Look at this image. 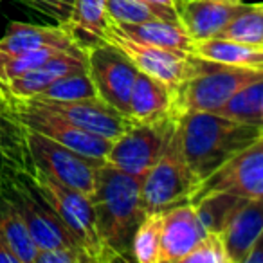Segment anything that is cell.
I'll use <instances>...</instances> for the list:
<instances>
[{"label": "cell", "instance_id": "cell-1", "mask_svg": "<svg viewBox=\"0 0 263 263\" xmlns=\"http://www.w3.org/2000/svg\"><path fill=\"white\" fill-rule=\"evenodd\" d=\"M184 157L198 184L263 136L261 126L215 112H184L177 119Z\"/></svg>", "mask_w": 263, "mask_h": 263}, {"label": "cell", "instance_id": "cell-2", "mask_svg": "<svg viewBox=\"0 0 263 263\" xmlns=\"http://www.w3.org/2000/svg\"><path fill=\"white\" fill-rule=\"evenodd\" d=\"M143 180L128 175L110 164H101L90 202L103 245L116 256L126 259L132 238L146 211L143 208Z\"/></svg>", "mask_w": 263, "mask_h": 263}, {"label": "cell", "instance_id": "cell-3", "mask_svg": "<svg viewBox=\"0 0 263 263\" xmlns=\"http://www.w3.org/2000/svg\"><path fill=\"white\" fill-rule=\"evenodd\" d=\"M29 179L40 191L47 204L63 220L69 231L74 234L80 247L92 258V261H114L116 256L103 245L96 223V211L90 198L65 184L58 182L33 166L29 170Z\"/></svg>", "mask_w": 263, "mask_h": 263}, {"label": "cell", "instance_id": "cell-4", "mask_svg": "<svg viewBox=\"0 0 263 263\" xmlns=\"http://www.w3.org/2000/svg\"><path fill=\"white\" fill-rule=\"evenodd\" d=\"M27 172L4 173L0 179V190L20 213L38 251L56 247H80L74 234L40 195Z\"/></svg>", "mask_w": 263, "mask_h": 263}, {"label": "cell", "instance_id": "cell-5", "mask_svg": "<svg viewBox=\"0 0 263 263\" xmlns=\"http://www.w3.org/2000/svg\"><path fill=\"white\" fill-rule=\"evenodd\" d=\"M198 187L184 157L179 126H175L168 146L143 180V208L146 213H164L182 204H191Z\"/></svg>", "mask_w": 263, "mask_h": 263}, {"label": "cell", "instance_id": "cell-6", "mask_svg": "<svg viewBox=\"0 0 263 263\" xmlns=\"http://www.w3.org/2000/svg\"><path fill=\"white\" fill-rule=\"evenodd\" d=\"M101 40L123 52L137 67L139 72L155 78L173 92L179 90L187 80L200 74L202 60L198 56L177 54L168 49H161L128 38L110 18L103 31Z\"/></svg>", "mask_w": 263, "mask_h": 263}, {"label": "cell", "instance_id": "cell-7", "mask_svg": "<svg viewBox=\"0 0 263 263\" xmlns=\"http://www.w3.org/2000/svg\"><path fill=\"white\" fill-rule=\"evenodd\" d=\"M261 78L263 70L227 67L202 60L200 74L187 80L175 92L177 114L180 116L184 112H215L245 85Z\"/></svg>", "mask_w": 263, "mask_h": 263}, {"label": "cell", "instance_id": "cell-8", "mask_svg": "<svg viewBox=\"0 0 263 263\" xmlns=\"http://www.w3.org/2000/svg\"><path fill=\"white\" fill-rule=\"evenodd\" d=\"M175 126L177 119H166L161 123H134L112 141L105 162L144 180L168 146Z\"/></svg>", "mask_w": 263, "mask_h": 263}, {"label": "cell", "instance_id": "cell-9", "mask_svg": "<svg viewBox=\"0 0 263 263\" xmlns=\"http://www.w3.org/2000/svg\"><path fill=\"white\" fill-rule=\"evenodd\" d=\"M26 139L34 168L47 173L58 182L87 195L88 198L92 197L96 190L99 166L105 162L85 157L29 128H27Z\"/></svg>", "mask_w": 263, "mask_h": 263}, {"label": "cell", "instance_id": "cell-10", "mask_svg": "<svg viewBox=\"0 0 263 263\" xmlns=\"http://www.w3.org/2000/svg\"><path fill=\"white\" fill-rule=\"evenodd\" d=\"M8 101L11 112L18 117L20 123L26 128L38 132L42 136L85 155V157L105 162L110 146H112L110 139L83 130L60 114L31 101V99H8Z\"/></svg>", "mask_w": 263, "mask_h": 263}, {"label": "cell", "instance_id": "cell-11", "mask_svg": "<svg viewBox=\"0 0 263 263\" xmlns=\"http://www.w3.org/2000/svg\"><path fill=\"white\" fill-rule=\"evenodd\" d=\"M87 70L98 96L110 106L130 117L132 88L139 74L137 67L121 51L106 42H98L87 49Z\"/></svg>", "mask_w": 263, "mask_h": 263}, {"label": "cell", "instance_id": "cell-12", "mask_svg": "<svg viewBox=\"0 0 263 263\" xmlns=\"http://www.w3.org/2000/svg\"><path fill=\"white\" fill-rule=\"evenodd\" d=\"M215 191H226L251 200H263V136L198 184L191 204L202 195Z\"/></svg>", "mask_w": 263, "mask_h": 263}, {"label": "cell", "instance_id": "cell-13", "mask_svg": "<svg viewBox=\"0 0 263 263\" xmlns=\"http://www.w3.org/2000/svg\"><path fill=\"white\" fill-rule=\"evenodd\" d=\"M31 101L60 114L83 130L106 137L110 141L119 137L123 132H126L134 124L130 117L110 106L99 96L80 99V101H40V99H31Z\"/></svg>", "mask_w": 263, "mask_h": 263}, {"label": "cell", "instance_id": "cell-14", "mask_svg": "<svg viewBox=\"0 0 263 263\" xmlns=\"http://www.w3.org/2000/svg\"><path fill=\"white\" fill-rule=\"evenodd\" d=\"M205 229L193 204H182L162 213L159 263H182Z\"/></svg>", "mask_w": 263, "mask_h": 263}, {"label": "cell", "instance_id": "cell-15", "mask_svg": "<svg viewBox=\"0 0 263 263\" xmlns=\"http://www.w3.org/2000/svg\"><path fill=\"white\" fill-rule=\"evenodd\" d=\"M83 70H87V56L80 52L63 51L36 69L0 85V92L6 96V99H31L60 78L72 72H83Z\"/></svg>", "mask_w": 263, "mask_h": 263}, {"label": "cell", "instance_id": "cell-16", "mask_svg": "<svg viewBox=\"0 0 263 263\" xmlns=\"http://www.w3.org/2000/svg\"><path fill=\"white\" fill-rule=\"evenodd\" d=\"M179 22L195 40H208L229 24L243 0H175Z\"/></svg>", "mask_w": 263, "mask_h": 263}, {"label": "cell", "instance_id": "cell-17", "mask_svg": "<svg viewBox=\"0 0 263 263\" xmlns=\"http://www.w3.org/2000/svg\"><path fill=\"white\" fill-rule=\"evenodd\" d=\"M45 47H58L63 51L81 52L80 45L65 26H34L24 22H9L6 34L0 38V52L18 54Z\"/></svg>", "mask_w": 263, "mask_h": 263}, {"label": "cell", "instance_id": "cell-18", "mask_svg": "<svg viewBox=\"0 0 263 263\" xmlns=\"http://www.w3.org/2000/svg\"><path fill=\"white\" fill-rule=\"evenodd\" d=\"M130 119L134 123H161L179 119L175 92L148 74L139 72L130 96Z\"/></svg>", "mask_w": 263, "mask_h": 263}, {"label": "cell", "instance_id": "cell-19", "mask_svg": "<svg viewBox=\"0 0 263 263\" xmlns=\"http://www.w3.org/2000/svg\"><path fill=\"white\" fill-rule=\"evenodd\" d=\"M263 231V200H247L236 209L222 234L231 263H243L252 243Z\"/></svg>", "mask_w": 263, "mask_h": 263}, {"label": "cell", "instance_id": "cell-20", "mask_svg": "<svg viewBox=\"0 0 263 263\" xmlns=\"http://www.w3.org/2000/svg\"><path fill=\"white\" fill-rule=\"evenodd\" d=\"M116 24V22H114ZM128 38L143 42L155 47L168 49L177 54H193L195 38L180 22L170 20H152L141 24H116Z\"/></svg>", "mask_w": 263, "mask_h": 263}, {"label": "cell", "instance_id": "cell-21", "mask_svg": "<svg viewBox=\"0 0 263 263\" xmlns=\"http://www.w3.org/2000/svg\"><path fill=\"white\" fill-rule=\"evenodd\" d=\"M193 54L227 67L263 70V45L241 44L226 38L195 40Z\"/></svg>", "mask_w": 263, "mask_h": 263}, {"label": "cell", "instance_id": "cell-22", "mask_svg": "<svg viewBox=\"0 0 263 263\" xmlns=\"http://www.w3.org/2000/svg\"><path fill=\"white\" fill-rule=\"evenodd\" d=\"M27 128L9 110H0V179L9 172H27L33 162L27 150Z\"/></svg>", "mask_w": 263, "mask_h": 263}, {"label": "cell", "instance_id": "cell-23", "mask_svg": "<svg viewBox=\"0 0 263 263\" xmlns=\"http://www.w3.org/2000/svg\"><path fill=\"white\" fill-rule=\"evenodd\" d=\"M0 234L20 259V263H34L38 254L36 243L29 234V229L24 223L20 213L2 193V190H0Z\"/></svg>", "mask_w": 263, "mask_h": 263}, {"label": "cell", "instance_id": "cell-24", "mask_svg": "<svg viewBox=\"0 0 263 263\" xmlns=\"http://www.w3.org/2000/svg\"><path fill=\"white\" fill-rule=\"evenodd\" d=\"M106 24H108L106 0H74L72 15L65 27L80 45L81 36L90 38L92 42H103L101 36Z\"/></svg>", "mask_w": 263, "mask_h": 263}, {"label": "cell", "instance_id": "cell-25", "mask_svg": "<svg viewBox=\"0 0 263 263\" xmlns=\"http://www.w3.org/2000/svg\"><path fill=\"white\" fill-rule=\"evenodd\" d=\"M247 198H241L238 195L226 193V191H215V193L202 195L200 198L193 202L195 211L200 218L205 231L222 233L223 227L231 220V216L236 213Z\"/></svg>", "mask_w": 263, "mask_h": 263}, {"label": "cell", "instance_id": "cell-26", "mask_svg": "<svg viewBox=\"0 0 263 263\" xmlns=\"http://www.w3.org/2000/svg\"><path fill=\"white\" fill-rule=\"evenodd\" d=\"M108 18L116 24H141L152 20L179 22L177 9L154 6L146 0H106Z\"/></svg>", "mask_w": 263, "mask_h": 263}, {"label": "cell", "instance_id": "cell-27", "mask_svg": "<svg viewBox=\"0 0 263 263\" xmlns=\"http://www.w3.org/2000/svg\"><path fill=\"white\" fill-rule=\"evenodd\" d=\"M263 99V78L258 81L245 85L241 90H238L226 105H222L215 114L223 116L227 119L240 121L259 126V112H261Z\"/></svg>", "mask_w": 263, "mask_h": 263}, {"label": "cell", "instance_id": "cell-28", "mask_svg": "<svg viewBox=\"0 0 263 263\" xmlns=\"http://www.w3.org/2000/svg\"><path fill=\"white\" fill-rule=\"evenodd\" d=\"M215 38L263 45V6L243 4L240 11L229 20V24Z\"/></svg>", "mask_w": 263, "mask_h": 263}, {"label": "cell", "instance_id": "cell-29", "mask_svg": "<svg viewBox=\"0 0 263 263\" xmlns=\"http://www.w3.org/2000/svg\"><path fill=\"white\" fill-rule=\"evenodd\" d=\"M162 234V213H146L137 226L130 245V256L137 263H159Z\"/></svg>", "mask_w": 263, "mask_h": 263}, {"label": "cell", "instance_id": "cell-30", "mask_svg": "<svg viewBox=\"0 0 263 263\" xmlns=\"http://www.w3.org/2000/svg\"><path fill=\"white\" fill-rule=\"evenodd\" d=\"M98 92L92 83L88 70L83 72H72L56 80L49 85L45 90L31 99H40V101H80V99L96 98Z\"/></svg>", "mask_w": 263, "mask_h": 263}, {"label": "cell", "instance_id": "cell-31", "mask_svg": "<svg viewBox=\"0 0 263 263\" xmlns=\"http://www.w3.org/2000/svg\"><path fill=\"white\" fill-rule=\"evenodd\" d=\"M182 263H231L222 234L205 231Z\"/></svg>", "mask_w": 263, "mask_h": 263}, {"label": "cell", "instance_id": "cell-32", "mask_svg": "<svg viewBox=\"0 0 263 263\" xmlns=\"http://www.w3.org/2000/svg\"><path fill=\"white\" fill-rule=\"evenodd\" d=\"M92 258L81 247L40 249L34 263H87Z\"/></svg>", "mask_w": 263, "mask_h": 263}, {"label": "cell", "instance_id": "cell-33", "mask_svg": "<svg viewBox=\"0 0 263 263\" xmlns=\"http://www.w3.org/2000/svg\"><path fill=\"white\" fill-rule=\"evenodd\" d=\"M27 6L45 13L58 20L60 26H65L72 15L74 0H24Z\"/></svg>", "mask_w": 263, "mask_h": 263}, {"label": "cell", "instance_id": "cell-34", "mask_svg": "<svg viewBox=\"0 0 263 263\" xmlns=\"http://www.w3.org/2000/svg\"><path fill=\"white\" fill-rule=\"evenodd\" d=\"M243 263H263V231L259 233V236L256 238L254 243H252L251 251H249Z\"/></svg>", "mask_w": 263, "mask_h": 263}, {"label": "cell", "instance_id": "cell-35", "mask_svg": "<svg viewBox=\"0 0 263 263\" xmlns=\"http://www.w3.org/2000/svg\"><path fill=\"white\" fill-rule=\"evenodd\" d=\"M0 263H20V259L16 258L15 252L9 249V245L6 243L2 234H0Z\"/></svg>", "mask_w": 263, "mask_h": 263}, {"label": "cell", "instance_id": "cell-36", "mask_svg": "<svg viewBox=\"0 0 263 263\" xmlns=\"http://www.w3.org/2000/svg\"><path fill=\"white\" fill-rule=\"evenodd\" d=\"M146 2H150V4H154V6H162V8L177 9V2H175V0H146Z\"/></svg>", "mask_w": 263, "mask_h": 263}, {"label": "cell", "instance_id": "cell-37", "mask_svg": "<svg viewBox=\"0 0 263 263\" xmlns=\"http://www.w3.org/2000/svg\"><path fill=\"white\" fill-rule=\"evenodd\" d=\"M11 106H9V101L6 99L4 94H0V110H9Z\"/></svg>", "mask_w": 263, "mask_h": 263}, {"label": "cell", "instance_id": "cell-38", "mask_svg": "<svg viewBox=\"0 0 263 263\" xmlns=\"http://www.w3.org/2000/svg\"><path fill=\"white\" fill-rule=\"evenodd\" d=\"M259 126L263 130V99H261V112H259Z\"/></svg>", "mask_w": 263, "mask_h": 263}, {"label": "cell", "instance_id": "cell-39", "mask_svg": "<svg viewBox=\"0 0 263 263\" xmlns=\"http://www.w3.org/2000/svg\"><path fill=\"white\" fill-rule=\"evenodd\" d=\"M2 2H4V0H0V6H2Z\"/></svg>", "mask_w": 263, "mask_h": 263}, {"label": "cell", "instance_id": "cell-40", "mask_svg": "<svg viewBox=\"0 0 263 263\" xmlns=\"http://www.w3.org/2000/svg\"><path fill=\"white\" fill-rule=\"evenodd\" d=\"M0 94H2V92H0Z\"/></svg>", "mask_w": 263, "mask_h": 263}, {"label": "cell", "instance_id": "cell-41", "mask_svg": "<svg viewBox=\"0 0 263 263\" xmlns=\"http://www.w3.org/2000/svg\"><path fill=\"white\" fill-rule=\"evenodd\" d=\"M261 6H263V4H261Z\"/></svg>", "mask_w": 263, "mask_h": 263}]
</instances>
